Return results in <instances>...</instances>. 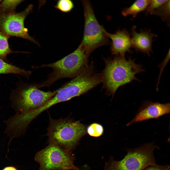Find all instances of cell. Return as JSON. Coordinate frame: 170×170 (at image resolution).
I'll return each mask as SVG.
<instances>
[{
  "mask_svg": "<svg viewBox=\"0 0 170 170\" xmlns=\"http://www.w3.org/2000/svg\"><path fill=\"white\" fill-rule=\"evenodd\" d=\"M33 8V5L30 4L19 13H0V30L10 37L21 38L39 45L37 42L29 35L28 29L24 25L25 19L31 12Z\"/></svg>",
  "mask_w": 170,
  "mask_h": 170,
  "instance_id": "ba28073f",
  "label": "cell"
},
{
  "mask_svg": "<svg viewBox=\"0 0 170 170\" xmlns=\"http://www.w3.org/2000/svg\"><path fill=\"white\" fill-rule=\"evenodd\" d=\"M2 1V0H0V3H1V2Z\"/></svg>",
  "mask_w": 170,
  "mask_h": 170,
  "instance_id": "cb8c5ba5",
  "label": "cell"
},
{
  "mask_svg": "<svg viewBox=\"0 0 170 170\" xmlns=\"http://www.w3.org/2000/svg\"><path fill=\"white\" fill-rule=\"evenodd\" d=\"M170 167L169 166H168L166 168L164 169L163 170H170Z\"/></svg>",
  "mask_w": 170,
  "mask_h": 170,
  "instance_id": "603a6c76",
  "label": "cell"
},
{
  "mask_svg": "<svg viewBox=\"0 0 170 170\" xmlns=\"http://www.w3.org/2000/svg\"><path fill=\"white\" fill-rule=\"evenodd\" d=\"M75 157L72 152L49 144L36 154L35 159L39 170H80L74 164Z\"/></svg>",
  "mask_w": 170,
  "mask_h": 170,
  "instance_id": "52a82bcc",
  "label": "cell"
},
{
  "mask_svg": "<svg viewBox=\"0 0 170 170\" xmlns=\"http://www.w3.org/2000/svg\"><path fill=\"white\" fill-rule=\"evenodd\" d=\"M106 35L111 40V50L112 54L124 56L127 52H132L131 36L126 29L118 30L113 34L107 32Z\"/></svg>",
  "mask_w": 170,
  "mask_h": 170,
  "instance_id": "30bf717a",
  "label": "cell"
},
{
  "mask_svg": "<svg viewBox=\"0 0 170 170\" xmlns=\"http://www.w3.org/2000/svg\"><path fill=\"white\" fill-rule=\"evenodd\" d=\"M170 103H161L149 101L144 102L135 117L128 123L127 126L133 123L149 119H157L170 112Z\"/></svg>",
  "mask_w": 170,
  "mask_h": 170,
  "instance_id": "9c48e42d",
  "label": "cell"
},
{
  "mask_svg": "<svg viewBox=\"0 0 170 170\" xmlns=\"http://www.w3.org/2000/svg\"><path fill=\"white\" fill-rule=\"evenodd\" d=\"M88 57L84 48L80 45L74 51L60 60L49 64L34 66L35 69L48 67L52 69L46 79L37 84V87L38 88L50 87L60 79L76 76L88 67Z\"/></svg>",
  "mask_w": 170,
  "mask_h": 170,
  "instance_id": "7a4b0ae2",
  "label": "cell"
},
{
  "mask_svg": "<svg viewBox=\"0 0 170 170\" xmlns=\"http://www.w3.org/2000/svg\"><path fill=\"white\" fill-rule=\"evenodd\" d=\"M168 166V165L162 166L155 164L148 167L145 170H163Z\"/></svg>",
  "mask_w": 170,
  "mask_h": 170,
  "instance_id": "ffe728a7",
  "label": "cell"
},
{
  "mask_svg": "<svg viewBox=\"0 0 170 170\" xmlns=\"http://www.w3.org/2000/svg\"><path fill=\"white\" fill-rule=\"evenodd\" d=\"M84 17L83 35L81 45L85 49L89 57L94 50L109 43L107 31L98 22L93 7L88 0H82Z\"/></svg>",
  "mask_w": 170,
  "mask_h": 170,
  "instance_id": "5b68a950",
  "label": "cell"
},
{
  "mask_svg": "<svg viewBox=\"0 0 170 170\" xmlns=\"http://www.w3.org/2000/svg\"><path fill=\"white\" fill-rule=\"evenodd\" d=\"M15 91L13 95L14 107L18 111L17 114L27 113L41 107L51 99L57 93L53 91L41 90L36 84H26Z\"/></svg>",
  "mask_w": 170,
  "mask_h": 170,
  "instance_id": "8992f818",
  "label": "cell"
},
{
  "mask_svg": "<svg viewBox=\"0 0 170 170\" xmlns=\"http://www.w3.org/2000/svg\"><path fill=\"white\" fill-rule=\"evenodd\" d=\"M153 142L145 144L138 148L128 149L122 160H115L113 157L105 164L104 170H143L156 164L154 150L158 148Z\"/></svg>",
  "mask_w": 170,
  "mask_h": 170,
  "instance_id": "277c9868",
  "label": "cell"
},
{
  "mask_svg": "<svg viewBox=\"0 0 170 170\" xmlns=\"http://www.w3.org/2000/svg\"><path fill=\"white\" fill-rule=\"evenodd\" d=\"M24 1L2 0L0 3V13H8L15 12L17 6Z\"/></svg>",
  "mask_w": 170,
  "mask_h": 170,
  "instance_id": "2e32d148",
  "label": "cell"
},
{
  "mask_svg": "<svg viewBox=\"0 0 170 170\" xmlns=\"http://www.w3.org/2000/svg\"><path fill=\"white\" fill-rule=\"evenodd\" d=\"M30 71H26L8 64L0 59V74L14 73L28 78L31 74Z\"/></svg>",
  "mask_w": 170,
  "mask_h": 170,
  "instance_id": "4fadbf2b",
  "label": "cell"
},
{
  "mask_svg": "<svg viewBox=\"0 0 170 170\" xmlns=\"http://www.w3.org/2000/svg\"><path fill=\"white\" fill-rule=\"evenodd\" d=\"M10 37L0 30V59H6L8 54L15 52L12 51L9 45L8 40Z\"/></svg>",
  "mask_w": 170,
  "mask_h": 170,
  "instance_id": "5bb4252c",
  "label": "cell"
},
{
  "mask_svg": "<svg viewBox=\"0 0 170 170\" xmlns=\"http://www.w3.org/2000/svg\"><path fill=\"white\" fill-rule=\"evenodd\" d=\"M74 4L73 2L70 0H58L55 6L56 8L65 13L70 12L73 8Z\"/></svg>",
  "mask_w": 170,
  "mask_h": 170,
  "instance_id": "e0dca14e",
  "label": "cell"
},
{
  "mask_svg": "<svg viewBox=\"0 0 170 170\" xmlns=\"http://www.w3.org/2000/svg\"><path fill=\"white\" fill-rule=\"evenodd\" d=\"M2 170H17L15 167L12 166L7 167H5Z\"/></svg>",
  "mask_w": 170,
  "mask_h": 170,
  "instance_id": "7402d4cb",
  "label": "cell"
},
{
  "mask_svg": "<svg viewBox=\"0 0 170 170\" xmlns=\"http://www.w3.org/2000/svg\"><path fill=\"white\" fill-rule=\"evenodd\" d=\"M167 0H150L144 11L145 14H152L155 10L162 6Z\"/></svg>",
  "mask_w": 170,
  "mask_h": 170,
  "instance_id": "d6986e66",
  "label": "cell"
},
{
  "mask_svg": "<svg viewBox=\"0 0 170 170\" xmlns=\"http://www.w3.org/2000/svg\"><path fill=\"white\" fill-rule=\"evenodd\" d=\"M105 68L101 74L103 87L113 95L120 87L133 81H140L136 74L144 71L142 65L135 60L124 56L116 55L113 58L104 59Z\"/></svg>",
  "mask_w": 170,
  "mask_h": 170,
  "instance_id": "6da1fadb",
  "label": "cell"
},
{
  "mask_svg": "<svg viewBox=\"0 0 170 170\" xmlns=\"http://www.w3.org/2000/svg\"><path fill=\"white\" fill-rule=\"evenodd\" d=\"M170 0H167L162 6L155 10L152 14L157 15L160 17L162 21L168 25L170 22Z\"/></svg>",
  "mask_w": 170,
  "mask_h": 170,
  "instance_id": "9a60e30c",
  "label": "cell"
},
{
  "mask_svg": "<svg viewBox=\"0 0 170 170\" xmlns=\"http://www.w3.org/2000/svg\"><path fill=\"white\" fill-rule=\"evenodd\" d=\"M87 132L90 136L97 137L101 136L103 132V128L102 126L97 123H93L87 128Z\"/></svg>",
  "mask_w": 170,
  "mask_h": 170,
  "instance_id": "ac0fdd59",
  "label": "cell"
},
{
  "mask_svg": "<svg viewBox=\"0 0 170 170\" xmlns=\"http://www.w3.org/2000/svg\"><path fill=\"white\" fill-rule=\"evenodd\" d=\"M136 26L131 29V37L132 47L135 50L146 54L149 56L152 52L153 38L157 36L149 30L142 29L139 32L136 30Z\"/></svg>",
  "mask_w": 170,
  "mask_h": 170,
  "instance_id": "8fae6325",
  "label": "cell"
},
{
  "mask_svg": "<svg viewBox=\"0 0 170 170\" xmlns=\"http://www.w3.org/2000/svg\"><path fill=\"white\" fill-rule=\"evenodd\" d=\"M80 170H91L90 169L87 165H85L81 167Z\"/></svg>",
  "mask_w": 170,
  "mask_h": 170,
  "instance_id": "44dd1931",
  "label": "cell"
},
{
  "mask_svg": "<svg viewBox=\"0 0 170 170\" xmlns=\"http://www.w3.org/2000/svg\"><path fill=\"white\" fill-rule=\"evenodd\" d=\"M149 1V0H136L130 6L124 8L122 11V14L124 16L131 15L134 18L139 13L145 10Z\"/></svg>",
  "mask_w": 170,
  "mask_h": 170,
  "instance_id": "7c38bea8",
  "label": "cell"
},
{
  "mask_svg": "<svg viewBox=\"0 0 170 170\" xmlns=\"http://www.w3.org/2000/svg\"><path fill=\"white\" fill-rule=\"evenodd\" d=\"M47 135L49 144L72 152L86 133L85 126L80 121L68 118H52L49 115Z\"/></svg>",
  "mask_w": 170,
  "mask_h": 170,
  "instance_id": "3957f363",
  "label": "cell"
}]
</instances>
